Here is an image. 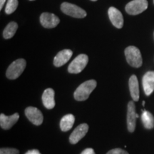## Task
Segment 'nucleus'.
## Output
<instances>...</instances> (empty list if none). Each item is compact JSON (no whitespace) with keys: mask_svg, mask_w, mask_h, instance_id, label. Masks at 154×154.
<instances>
[{"mask_svg":"<svg viewBox=\"0 0 154 154\" xmlns=\"http://www.w3.org/2000/svg\"><path fill=\"white\" fill-rule=\"evenodd\" d=\"M106 154H128V153L121 149H114L109 151Z\"/></svg>","mask_w":154,"mask_h":154,"instance_id":"4be33fe9","label":"nucleus"},{"mask_svg":"<svg viewBox=\"0 0 154 154\" xmlns=\"http://www.w3.org/2000/svg\"><path fill=\"white\" fill-rule=\"evenodd\" d=\"M18 0H8L5 8V12L7 13V14H12V13L14 12V11L17 9V7H18Z\"/></svg>","mask_w":154,"mask_h":154,"instance_id":"aec40b11","label":"nucleus"},{"mask_svg":"<svg viewBox=\"0 0 154 154\" xmlns=\"http://www.w3.org/2000/svg\"><path fill=\"white\" fill-rule=\"evenodd\" d=\"M153 2H154V0H153Z\"/></svg>","mask_w":154,"mask_h":154,"instance_id":"c85d7f7f","label":"nucleus"},{"mask_svg":"<svg viewBox=\"0 0 154 154\" xmlns=\"http://www.w3.org/2000/svg\"><path fill=\"white\" fill-rule=\"evenodd\" d=\"M109 19L115 27L121 29L124 26V17L121 12L115 7H111L108 11Z\"/></svg>","mask_w":154,"mask_h":154,"instance_id":"9b49d317","label":"nucleus"},{"mask_svg":"<svg viewBox=\"0 0 154 154\" xmlns=\"http://www.w3.org/2000/svg\"><path fill=\"white\" fill-rule=\"evenodd\" d=\"M81 154H96V153L95 152H94L93 149L88 148V149H86L85 150H84Z\"/></svg>","mask_w":154,"mask_h":154,"instance_id":"5701e85b","label":"nucleus"},{"mask_svg":"<svg viewBox=\"0 0 154 154\" xmlns=\"http://www.w3.org/2000/svg\"><path fill=\"white\" fill-rule=\"evenodd\" d=\"M26 66V62L24 59H19L13 61L7 70V77L9 79H16L21 76Z\"/></svg>","mask_w":154,"mask_h":154,"instance_id":"7ed1b4c3","label":"nucleus"},{"mask_svg":"<svg viewBox=\"0 0 154 154\" xmlns=\"http://www.w3.org/2000/svg\"><path fill=\"white\" fill-rule=\"evenodd\" d=\"M139 116L136 113V106L134 101H129L128 103L127 109V127L129 132H134L136 128V119Z\"/></svg>","mask_w":154,"mask_h":154,"instance_id":"0eeeda50","label":"nucleus"},{"mask_svg":"<svg viewBox=\"0 0 154 154\" xmlns=\"http://www.w3.org/2000/svg\"><path fill=\"white\" fill-rule=\"evenodd\" d=\"M144 93L146 96H150L154 91V72H146L142 79Z\"/></svg>","mask_w":154,"mask_h":154,"instance_id":"f8f14e48","label":"nucleus"},{"mask_svg":"<svg viewBox=\"0 0 154 154\" xmlns=\"http://www.w3.org/2000/svg\"><path fill=\"white\" fill-rule=\"evenodd\" d=\"M130 94L134 101H138L139 99V86H138V79L136 75H132L129 79Z\"/></svg>","mask_w":154,"mask_h":154,"instance_id":"dca6fc26","label":"nucleus"},{"mask_svg":"<svg viewBox=\"0 0 154 154\" xmlns=\"http://www.w3.org/2000/svg\"><path fill=\"white\" fill-rule=\"evenodd\" d=\"M88 131V126L86 124H80L75 128L74 131L72 133L70 137H69V141L71 143L76 144L79 140L86 136Z\"/></svg>","mask_w":154,"mask_h":154,"instance_id":"9d476101","label":"nucleus"},{"mask_svg":"<svg viewBox=\"0 0 154 154\" xmlns=\"http://www.w3.org/2000/svg\"><path fill=\"white\" fill-rule=\"evenodd\" d=\"M142 104H143V106H145V101H143V103H142Z\"/></svg>","mask_w":154,"mask_h":154,"instance_id":"a878e982","label":"nucleus"},{"mask_svg":"<svg viewBox=\"0 0 154 154\" xmlns=\"http://www.w3.org/2000/svg\"><path fill=\"white\" fill-rule=\"evenodd\" d=\"M19 115L18 113L7 116L4 113H1L0 115V126L2 128L5 130H8L11 128L19 120Z\"/></svg>","mask_w":154,"mask_h":154,"instance_id":"ddd939ff","label":"nucleus"},{"mask_svg":"<svg viewBox=\"0 0 154 154\" xmlns=\"http://www.w3.org/2000/svg\"><path fill=\"white\" fill-rule=\"evenodd\" d=\"M73 52L70 49H64L62 51H59V53L56 55L54 59V64L55 66L60 67L65 63H66L71 59Z\"/></svg>","mask_w":154,"mask_h":154,"instance_id":"4468645a","label":"nucleus"},{"mask_svg":"<svg viewBox=\"0 0 154 154\" xmlns=\"http://www.w3.org/2000/svg\"><path fill=\"white\" fill-rule=\"evenodd\" d=\"M40 22L44 28L52 29L57 26L60 22L59 17L51 13L44 12L40 17Z\"/></svg>","mask_w":154,"mask_h":154,"instance_id":"1a4fd4ad","label":"nucleus"},{"mask_svg":"<svg viewBox=\"0 0 154 154\" xmlns=\"http://www.w3.org/2000/svg\"><path fill=\"white\" fill-rule=\"evenodd\" d=\"M97 83L95 80H88L84 82L76 88L74 91V96L76 101H85L89 97L90 94L95 89Z\"/></svg>","mask_w":154,"mask_h":154,"instance_id":"f257e3e1","label":"nucleus"},{"mask_svg":"<svg viewBox=\"0 0 154 154\" xmlns=\"http://www.w3.org/2000/svg\"><path fill=\"white\" fill-rule=\"evenodd\" d=\"M61 9L64 14L74 18H84L86 16L85 10L73 4L63 2L61 5Z\"/></svg>","mask_w":154,"mask_h":154,"instance_id":"39448f33","label":"nucleus"},{"mask_svg":"<svg viewBox=\"0 0 154 154\" xmlns=\"http://www.w3.org/2000/svg\"><path fill=\"white\" fill-rule=\"evenodd\" d=\"M6 0H0V9H2L3 6L5 5Z\"/></svg>","mask_w":154,"mask_h":154,"instance_id":"393cba45","label":"nucleus"},{"mask_svg":"<svg viewBox=\"0 0 154 154\" xmlns=\"http://www.w3.org/2000/svg\"><path fill=\"white\" fill-rule=\"evenodd\" d=\"M55 93L52 88H47L42 95V101L43 104L47 109H52L55 106L54 100Z\"/></svg>","mask_w":154,"mask_h":154,"instance_id":"2eb2a0df","label":"nucleus"},{"mask_svg":"<svg viewBox=\"0 0 154 154\" xmlns=\"http://www.w3.org/2000/svg\"><path fill=\"white\" fill-rule=\"evenodd\" d=\"M125 56L127 62L130 66L135 68H139L142 66L143 60H142L141 54L140 50L134 46H130L125 49Z\"/></svg>","mask_w":154,"mask_h":154,"instance_id":"f03ea898","label":"nucleus"},{"mask_svg":"<svg viewBox=\"0 0 154 154\" xmlns=\"http://www.w3.org/2000/svg\"><path fill=\"white\" fill-rule=\"evenodd\" d=\"M25 115L29 120L36 126H39L43 123V114L37 108L32 106L27 107L25 109Z\"/></svg>","mask_w":154,"mask_h":154,"instance_id":"6e6552de","label":"nucleus"},{"mask_svg":"<svg viewBox=\"0 0 154 154\" xmlns=\"http://www.w3.org/2000/svg\"><path fill=\"white\" fill-rule=\"evenodd\" d=\"M0 154H19V151L16 149L2 148L0 150Z\"/></svg>","mask_w":154,"mask_h":154,"instance_id":"412c9836","label":"nucleus"},{"mask_svg":"<svg viewBox=\"0 0 154 154\" xmlns=\"http://www.w3.org/2000/svg\"><path fill=\"white\" fill-rule=\"evenodd\" d=\"M147 0H133L126 6V11L131 15H137L148 8Z\"/></svg>","mask_w":154,"mask_h":154,"instance_id":"423d86ee","label":"nucleus"},{"mask_svg":"<svg viewBox=\"0 0 154 154\" xmlns=\"http://www.w3.org/2000/svg\"><path fill=\"white\" fill-rule=\"evenodd\" d=\"M88 62V57L87 55H79L69 64L68 67V72L70 74H79L85 69Z\"/></svg>","mask_w":154,"mask_h":154,"instance_id":"20e7f679","label":"nucleus"},{"mask_svg":"<svg viewBox=\"0 0 154 154\" xmlns=\"http://www.w3.org/2000/svg\"><path fill=\"white\" fill-rule=\"evenodd\" d=\"M30 1H34V0H30Z\"/></svg>","mask_w":154,"mask_h":154,"instance_id":"cd10ccee","label":"nucleus"},{"mask_svg":"<svg viewBox=\"0 0 154 154\" xmlns=\"http://www.w3.org/2000/svg\"><path fill=\"white\" fill-rule=\"evenodd\" d=\"M25 154H41L39 151L36 149L34 150H30V151H28Z\"/></svg>","mask_w":154,"mask_h":154,"instance_id":"b1692460","label":"nucleus"},{"mask_svg":"<svg viewBox=\"0 0 154 154\" xmlns=\"http://www.w3.org/2000/svg\"><path fill=\"white\" fill-rule=\"evenodd\" d=\"M141 120L144 127L147 129H152L154 127V116L149 111H143L141 115Z\"/></svg>","mask_w":154,"mask_h":154,"instance_id":"a211bd4d","label":"nucleus"},{"mask_svg":"<svg viewBox=\"0 0 154 154\" xmlns=\"http://www.w3.org/2000/svg\"><path fill=\"white\" fill-rule=\"evenodd\" d=\"M17 29H18V24L16 22H10L9 24H7L3 32V36L6 39H8L13 37L16 33Z\"/></svg>","mask_w":154,"mask_h":154,"instance_id":"6ab92c4d","label":"nucleus"},{"mask_svg":"<svg viewBox=\"0 0 154 154\" xmlns=\"http://www.w3.org/2000/svg\"><path fill=\"white\" fill-rule=\"evenodd\" d=\"M75 117L73 114H67L61 119L60 122V128L62 131H68L74 126Z\"/></svg>","mask_w":154,"mask_h":154,"instance_id":"f3484780","label":"nucleus"},{"mask_svg":"<svg viewBox=\"0 0 154 154\" xmlns=\"http://www.w3.org/2000/svg\"><path fill=\"white\" fill-rule=\"evenodd\" d=\"M91 1H93V2H96V1H97V0H91Z\"/></svg>","mask_w":154,"mask_h":154,"instance_id":"bb28decb","label":"nucleus"}]
</instances>
